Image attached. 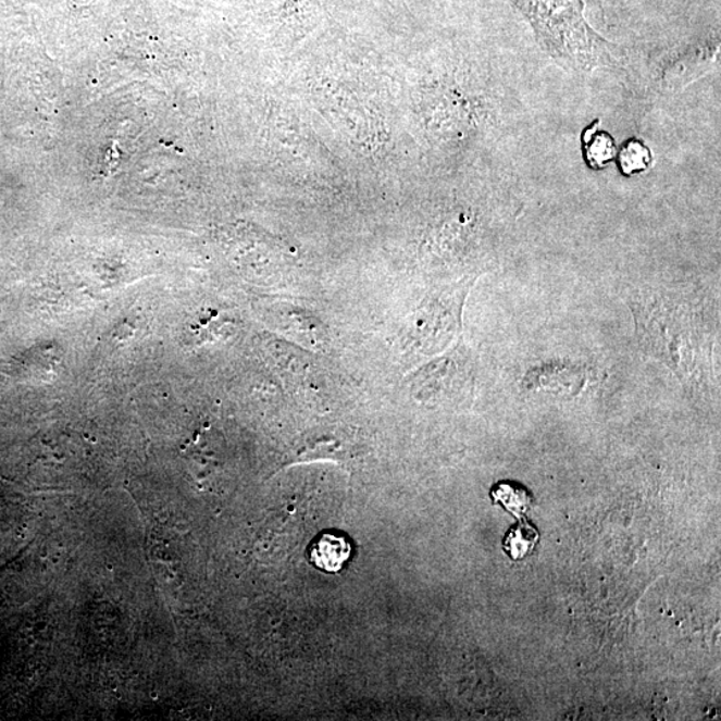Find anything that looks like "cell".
<instances>
[{
  "mask_svg": "<svg viewBox=\"0 0 721 721\" xmlns=\"http://www.w3.org/2000/svg\"><path fill=\"white\" fill-rule=\"evenodd\" d=\"M535 28L544 49L565 67L589 73L611 63L612 54L584 17L583 0H514Z\"/></svg>",
  "mask_w": 721,
  "mask_h": 721,
  "instance_id": "cell-1",
  "label": "cell"
},
{
  "mask_svg": "<svg viewBox=\"0 0 721 721\" xmlns=\"http://www.w3.org/2000/svg\"><path fill=\"white\" fill-rule=\"evenodd\" d=\"M490 497L495 504H500L504 509H507L518 519L524 518L533 500L532 495L523 485L509 483V481H501V483L496 484L490 490Z\"/></svg>",
  "mask_w": 721,
  "mask_h": 721,
  "instance_id": "cell-5",
  "label": "cell"
},
{
  "mask_svg": "<svg viewBox=\"0 0 721 721\" xmlns=\"http://www.w3.org/2000/svg\"><path fill=\"white\" fill-rule=\"evenodd\" d=\"M719 52V42L714 39L676 51L661 64L660 85L668 91L684 89L717 66Z\"/></svg>",
  "mask_w": 721,
  "mask_h": 721,
  "instance_id": "cell-2",
  "label": "cell"
},
{
  "mask_svg": "<svg viewBox=\"0 0 721 721\" xmlns=\"http://www.w3.org/2000/svg\"><path fill=\"white\" fill-rule=\"evenodd\" d=\"M599 122H594L583 134L584 156L592 169L607 167L618 156L617 144L608 133L599 130Z\"/></svg>",
  "mask_w": 721,
  "mask_h": 721,
  "instance_id": "cell-4",
  "label": "cell"
},
{
  "mask_svg": "<svg viewBox=\"0 0 721 721\" xmlns=\"http://www.w3.org/2000/svg\"><path fill=\"white\" fill-rule=\"evenodd\" d=\"M654 154L642 140L631 139L619 152V165L625 175L647 172L652 166Z\"/></svg>",
  "mask_w": 721,
  "mask_h": 721,
  "instance_id": "cell-7",
  "label": "cell"
},
{
  "mask_svg": "<svg viewBox=\"0 0 721 721\" xmlns=\"http://www.w3.org/2000/svg\"><path fill=\"white\" fill-rule=\"evenodd\" d=\"M351 544L344 533L324 532L308 549L309 561L322 572L337 573L350 559Z\"/></svg>",
  "mask_w": 721,
  "mask_h": 721,
  "instance_id": "cell-3",
  "label": "cell"
},
{
  "mask_svg": "<svg viewBox=\"0 0 721 721\" xmlns=\"http://www.w3.org/2000/svg\"><path fill=\"white\" fill-rule=\"evenodd\" d=\"M538 540H540L538 531L523 518L504 537L502 548L511 559L521 560L535 549Z\"/></svg>",
  "mask_w": 721,
  "mask_h": 721,
  "instance_id": "cell-6",
  "label": "cell"
}]
</instances>
